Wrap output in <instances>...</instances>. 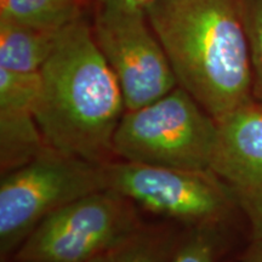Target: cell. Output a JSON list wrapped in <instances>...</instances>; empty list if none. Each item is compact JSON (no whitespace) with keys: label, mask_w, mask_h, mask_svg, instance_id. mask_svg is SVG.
<instances>
[{"label":"cell","mask_w":262,"mask_h":262,"mask_svg":"<svg viewBox=\"0 0 262 262\" xmlns=\"http://www.w3.org/2000/svg\"><path fill=\"white\" fill-rule=\"evenodd\" d=\"M145 10L179 86L212 118L254 102L242 0H156Z\"/></svg>","instance_id":"obj_1"},{"label":"cell","mask_w":262,"mask_h":262,"mask_svg":"<svg viewBox=\"0 0 262 262\" xmlns=\"http://www.w3.org/2000/svg\"><path fill=\"white\" fill-rule=\"evenodd\" d=\"M40 77L35 118L48 145L91 163L116 159L113 137L126 111L125 102L81 16L62 32Z\"/></svg>","instance_id":"obj_2"},{"label":"cell","mask_w":262,"mask_h":262,"mask_svg":"<svg viewBox=\"0 0 262 262\" xmlns=\"http://www.w3.org/2000/svg\"><path fill=\"white\" fill-rule=\"evenodd\" d=\"M219 122L182 88L125 111L113 137L116 159L187 170H211Z\"/></svg>","instance_id":"obj_3"},{"label":"cell","mask_w":262,"mask_h":262,"mask_svg":"<svg viewBox=\"0 0 262 262\" xmlns=\"http://www.w3.org/2000/svg\"><path fill=\"white\" fill-rule=\"evenodd\" d=\"M104 164L75 158L49 147L32 162L2 175V258L14 256L52 212L81 196L107 189Z\"/></svg>","instance_id":"obj_4"},{"label":"cell","mask_w":262,"mask_h":262,"mask_svg":"<svg viewBox=\"0 0 262 262\" xmlns=\"http://www.w3.org/2000/svg\"><path fill=\"white\" fill-rule=\"evenodd\" d=\"M143 228L137 206L104 189L52 212L12 258L21 262H86L125 245Z\"/></svg>","instance_id":"obj_5"},{"label":"cell","mask_w":262,"mask_h":262,"mask_svg":"<svg viewBox=\"0 0 262 262\" xmlns=\"http://www.w3.org/2000/svg\"><path fill=\"white\" fill-rule=\"evenodd\" d=\"M107 189L137 208L189 228L224 226L238 211L212 170H187L114 159L104 164Z\"/></svg>","instance_id":"obj_6"},{"label":"cell","mask_w":262,"mask_h":262,"mask_svg":"<svg viewBox=\"0 0 262 262\" xmlns=\"http://www.w3.org/2000/svg\"><path fill=\"white\" fill-rule=\"evenodd\" d=\"M91 31L119 83L126 111L146 106L179 86L145 9L98 5Z\"/></svg>","instance_id":"obj_7"},{"label":"cell","mask_w":262,"mask_h":262,"mask_svg":"<svg viewBox=\"0 0 262 262\" xmlns=\"http://www.w3.org/2000/svg\"><path fill=\"white\" fill-rule=\"evenodd\" d=\"M211 170L247 220L250 239H262V108L255 102L219 120Z\"/></svg>","instance_id":"obj_8"},{"label":"cell","mask_w":262,"mask_h":262,"mask_svg":"<svg viewBox=\"0 0 262 262\" xmlns=\"http://www.w3.org/2000/svg\"><path fill=\"white\" fill-rule=\"evenodd\" d=\"M29 103H0V171L21 168L49 148Z\"/></svg>","instance_id":"obj_9"},{"label":"cell","mask_w":262,"mask_h":262,"mask_svg":"<svg viewBox=\"0 0 262 262\" xmlns=\"http://www.w3.org/2000/svg\"><path fill=\"white\" fill-rule=\"evenodd\" d=\"M66 27H40L0 18V67L39 72L51 56Z\"/></svg>","instance_id":"obj_10"},{"label":"cell","mask_w":262,"mask_h":262,"mask_svg":"<svg viewBox=\"0 0 262 262\" xmlns=\"http://www.w3.org/2000/svg\"><path fill=\"white\" fill-rule=\"evenodd\" d=\"M79 0H0V18L63 28L80 17Z\"/></svg>","instance_id":"obj_11"},{"label":"cell","mask_w":262,"mask_h":262,"mask_svg":"<svg viewBox=\"0 0 262 262\" xmlns=\"http://www.w3.org/2000/svg\"><path fill=\"white\" fill-rule=\"evenodd\" d=\"M224 249L222 226L189 228L187 235L180 239L169 262H217Z\"/></svg>","instance_id":"obj_12"},{"label":"cell","mask_w":262,"mask_h":262,"mask_svg":"<svg viewBox=\"0 0 262 262\" xmlns=\"http://www.w3.org/2000/svg\"><path fill=\"white\" fill-rule=\"evenodd\" d=\"M180 239L166 228H145L126 243L120 262H169Z\"/></svg>","instance_id":"obj_13"},{"label":"cell","mask_w":262,"mask_h":262,"mask_svg":"<svg viewBox=\"0 0 262 262\" xmlns=\"http://www.w3.org/2000/svg\"><path fill=\"white\" fill-rule=\"evenodd\" d=\"M242 12L250 49L254 102L262 108V0H242Z\"/></svg>","instance_id":"obj_14"},{"label":"cell","mask_w":262,"mask_h":262,"mask_svg":"<svg viewBox=\"0 0 262 262\" xmlns=\"http://www.w3.org/2000/svg\"><path fill=\"white\" fill-rule=\"evenodd\" d=\"M241 262H262V239H250Z\"/></svg>","instance_id":"obj_15"},{"label":"cell","mask_w":262,"mask_h":262,"mask_svg":"<svg viewBox=\"0 0 262 262\" xmlns=\"http://www.w3.org/2000/svg\"><path fill=\"white\" fill-rule=\"evenodd\" d=\"M156 0H97L98 5H122L131 8L146 9V6L152 4Z\"/></svg>","instance_id":"obj_16"},{"label":"cell","mask_w":262,"mask_h":262,"mask_svg":"<svg viewBox=\"0 0 262 262\" xmlns=\"http://www.w3.org/2000/svg\"><path fill=\"white\" fill-rule=\"evenodd\" d=\"M125 245L116 249V250L110 251V253L102 254V255H100V256L91 258V260L86 261V262H120V260H122V256H123L124 247H125Z\"/></svg>","instance_id":"obj_17"},{"label":"cell","mask_w":262,"mask_h":262,"mask_svg":"<svg viewBox=\"0 0 262 262\" xmlns=\"http://www.w3.org/2000/svg\"><path fill=\"white\" fill-rule=\"evenodd\" d=\"M10 262H21V261H17V260H15V258H12V260Z\"/></svg>","instance_id":"obj_18"}]
</instances>
